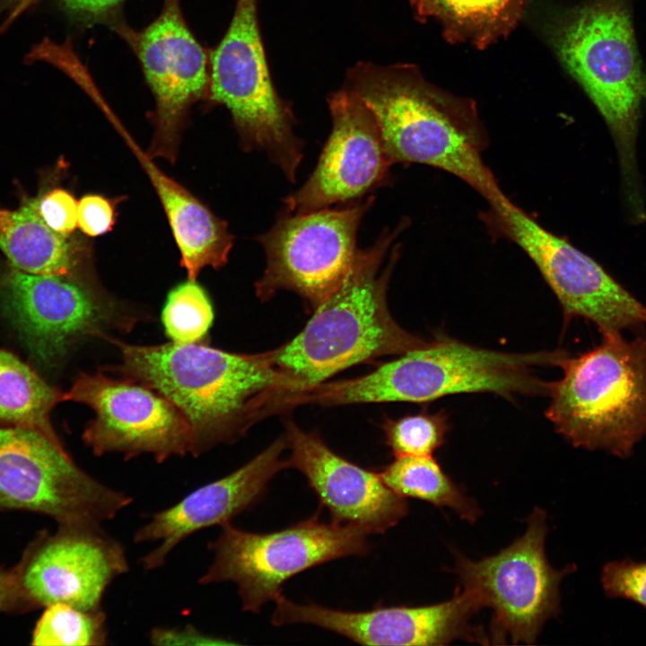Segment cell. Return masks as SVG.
Masks as SVG:
<instances>
[{"label":"cell","mask_w":646,"mask_h":646,"mask_svg":"<svg viewBox=\"0 0 646 646\" xmlns=\"http://www.w3.org/2000/svg\"><path fill=\"white\" fill-rule=\"evenodd\" d=\"M149 640L152 644L161 646H210L236 643L205 633L192 624H186L183 627H154L149 633Z\"/></svg>","instance_id":"obj_32"},{"label":"cell","mask_w":646,"mask_h":646,"mask_svg":"<svg viewBox=\"0 0 646 646\" xmlns=\"http://www.w3.org/2000/svg\"><path fill=\"white\" fill-rule=\"evenodd\" d=\"M601 583L607 597L626 598L646 608V562H609L602 569Z\"/></svg>","instance_id":"obj_29"},{"label":"cell","mask_w":646,"mask_h":646,"mask_svg":"<svg viewBox=\"0 0 646 646\" xmlns=\"http://www.w3.org/2000/svg\"><path fill=\"white\" fill-rule=\"evenodd\" d=\"M6 287L9 316L31 354L46 367L57 365L82 341L130 332L144 316L73 276L14 270Z\"/></svg>","instance_id":"obj_11"},{"label":"cell","mask_w":646,"mask_h":646,"mask_svg":"<svg viewBox=\"0 0 646 646\" xmlns=\"http://www.w3.org/2000/svg\"><path fill=\"white\" fill-rule=\"evenodd\" d=\"M209 88L211 98L230 111L244 147L264 151L295 182L304 144L270 75L257 0H237L230 25L211 54Z\"/></svg>","instance_id":"obj_7"},{"label":"cell","mask_w":646,"mask_h":646,"mask_svg":"<svg viewBox=\"0 0 646 646\" xmlns=\"http://www.w3.org/2000/svg\"><path fill=\"white\" fill-rule=\"evenodd\" d=\"M286 440L280 438L233 472L193 490L173 505L158 511L136 529L135 544L157 543L141 559L145 571L162 567L186 538L204 528L222 526L250 509L264 495L269 481L288 467L281 459Z\"/></svg>","instance_id":"obj_18"},{"label":"cell","mask_w":646,"mask_h":646,"mask_svg":"<svg viewBox=\"0 0 646 646\" xmlns=\"http://www.w3.org/2000/svg\"><path fill=\"white\" fill-rule=\"evenodd\" d=\"M64 392L49 385L12 353L0 348V425L39 431L60 441L52 426L53 408Z\"/></svg>","instance_id":"obj_24"},{"label":"cell","mask_w":646,"mask_h":646,"mask_svg":"<svg viewBox=\"0 0 646 646\" xmlns=\"http://www.w3.org/2000/svg\"><path fill=\"white\" fill-rule=\"evenodd\" d=\"M208 544L213 559L198 579L201 585L236 584L242 610L258 613L275 600L291 577L349 555L367 554V533L353 525L325 523L316 514L271 533H253L227 522Z\"/></svg>","instance_id":"obj_8"},{"label":"cell","mask_w":646,"mask_h":646,"mask_svg":"<svg viewBox=\"0 0 646 646\" xmlns=\"http://www.w3.org/2000/svg\"><path fill=\"white\" fill-rule=\"evenodd\" d=\"M554 48L607 122L627 184L634 182V144L646 100L628 0H589L562 13L550 28Z\"/></svg>","instance_id":"obj_6"},{"label":"cell","mask_w":646,"mask_h":646,"mask_svg":"<svg viewBox=\"0 0 646 646\" xmlns=\"http://www.w3.org/2000/svg\"><path fill=\"white\" fill-rule=\"evenodd\" d=\"M26 607L10 570H0V612L22 613Z\"/></svg>","instance_id":"obj_33"},{"label":"cell","mask_w":646,"mask_h":646,"mask_svg":"<svg viewBox=\"0 0 646 646\" xmlns=\"http://www.w3.org/2000/svg\"><path fill=\"white\" fill-rule=\"evenodd\" d=\"M123 0H60L71 13L83 16H99Z\"/></svg>","instance_id":"obj_34"},{"label":"cell","mask_w":646,"mask_h":646,"mask_svg":"<svg viewBox=\"0 0 646 646\" xmlns=\"http://www.w3.org/2000/svg\"><path fill=\"white\" fill-rule=\"evenodd\" d=\"M128 570L123 545L101 526L64 525L39 533L11 572L31 611L57 603L100 608L108 587Z\"/></svg>","instance_id":"obj_15"},{"label":"cell","mask_w":646,"mask_h":646,"mask_svg":"<svg viewBox=\"0 0 646 646\" xmlns=\"http://www.w3.org/2000/svg\"><path fill=\"white\" fill-rule=\"evenodd\" d=\"M448 430L442 412L407 415L384 424L387 444L395 458L432 456L444 443Z\"/></svg>","instance_id":"obj_28"},{"label":"cell","mask_w":646,"mask_h":646,"mask_svg":"<svg viewBox=\"0 0 646 646\" xmlns=\"http://www.w3.org/2000/svg\"><path fill=\"white\" fill-rule=\"evenodd\" d=\"M407 224L403 220L394 230L383 231L370 248L358 249L345 279L315 308L301 333L273 351L276 368L289 382L288 399L344 369L429 343L403 329L388 309V283L398 246L380 271L388 248Z\"/></svg>","instance_id":"obj_3"},{"label":"cell","mask_w":646,"mask_h":646,"mask_svg":"<svg viewBox=\"0 0 646 646\" xmlns=\"http://www.w3.org/2000/svg\"><path fill=\"white\" fill-rule=\"evenodd\" d=\"M345 87L370 109L394 163H420L449 172L489 205L506 196L483 160L488 136L472 101L445 93L411 65L359 63Z\"/></svg>","instance_id":"obj_2"},{"label":"cell","mask_w":646,"mask_h":646,"mask_svg":"<svg viewBox=\"0 0 646 646\" xmlns=\"http://www.w3.org/2000/svg\"><path fill=\"white\" fill-rule=\"evenodd\" d=\"M38 0H0V5L15 15H22Z\"/></svg>","instance_id":"obj_35"},{"label":"cell","mask_w":646,"mask_h":646,"mask_svg":"<svg viewBox=\"0 0 646 646\" xmlns=\"http://www.w3.org/2000/svg\"><path fill=\"white\" fill-rule=\"evenodd\" d=\"M379 475L385 484L401 497L450 508L470 523L481 515L476 503L447 476L432 456L396 458Z\"/></svg>","instance_id":"obj_25"},{"label":"cell","mask_w":646,"mask_h":646,"mask_svg":"<svg viewBox=\"0 0 646 646\" xmlns=\"http://www.w3.org/2000/svg\"><path fill=\"white\" fill-rule=\"evenodd\" d=\"M65 401L93 412L83 441L95 456L118 454L125 459L150 455L156 462L191 452V430L182 412L166 397L142 383L104 371L81 372Z\"/></svg>","instance_id":"obj_14"},{"label":"cell","mask_w":646,"mask_h":646,"mask_svg":"<svg viewBox=\"0 0 646 646\" xmlns=\"http://www.w3.org/2000/svg\"><path fill=\"white\" fill-rule=\"evenodd\" d=\"M214 318L206 291L193 279L170 291L162 311L165 335L170 342L181 345L200 343L207 336Z\"/></svg>","instance_id":"obj_27"},{"label":"cell","mask_w":646,"mask_h":646,"mask_svg":"<svg viewBox=\"0 0 646 646\" xmlns=\"http://www.w3.org/2000/svg\"><path fill=\"white\" fill-rule=\"evenodd\" d=\"M120 361L105 371L146 385L170 399L191 430V452L199 457L244 434L264 410L266 397L290 390L273 351L235 354L196 344L133 345L114 337Z\"/></svg>","instance_id":"obj_1"},{"label":"cell","mask_w":646,"mask_h":646,"mask_svg":"<svg viewBox=\"0 0 646 646\" xmlns=\"http://www.w3.org/2000/svg\"><path fill=\"white\" fill-rule=\"evenodd\" d=\"M45 608L32 633V645L100 646L108 642L107 615L65 603Z\"/></svg>","instance_id":"obj_26"},{"label":"cell","mask_w":646,"mask_h":646,"mask_svg":"<svg viewBox=\"0 0 646 646\" xmlns=\"http://www.w3.org/2000/svg\"><path fill=\"white\" fill-rule=\"evenodd\" d=\"M568 355L562 350L504 353L442 337L400 354L366 375L321 383L305 392L302 399L341 405L421 403L476 392H491L507 398L549 395L552 381L538 378L536 370L560 367Z\"/></svg>","instance_id":"obj_4"},{"label":"cell","mask_w":646,"mask_h":646,"mask_svg":"<svg viewBox=\"0 0 646 646\" xmlns=\"http://www.w3.org/2000/svg\"><path fill=\"white\" fill-rule=\"evenodd\" d=\"M31 202L43 222L54 231L66 236L75 230L78 202L68 191L55 188Z\"/></svg>","instance_id":"obj_30"},{"label":"cell","mask_w":646,"mask_h":646,"mask_svg":"<svg viewBox=\"0 0 646 646\" xmlns=\"http://www.w3.org/2000/svg\"><path fill=\"white\" fill-rule=\"evenodd\" d=\"M374 196L343 209L292 214L283 210L273 227L258 237L266 269L256 283L261 300L279 290L302 296L313 308L345 279L355 259L362 219Z\"/></svg>","instance_id":"obj_13"},{"label":"cell","mask_w":646,"mask_h":646,"mask_svg":"<svg viewBox=\"0 0 646 646\" xmlns=\"http://www.w3.org/2000/svg\"><path fill=\"white\" fill-rule=\"evenodd\" d=\"M132 501L78 467L61 441L0 425V512L31 511L58 526H101Z\"/></svg>","instance_id":"obj_9"},{"label":"cell","mask_w":646,"mask_h":646,"mask_svg":"<svg viewBox=\"0 0 646 646\" xmlns=\"http://www.w3.org/2000/svg\"><path fill=\"white\" fill-rule=\"evenodd\" d=\"M274 625L309 624L364 645H446L456 640L490 643L489 636L473 625L483 608L467 589L456 590L445 602L420 607H378L348 612L315 604L299 605L282 594L275 598Z\"/></svg>","instance_id":"obj_16"},{"label":"cell","mask_w":646,"mask_h":646,"mask_svg":"<svg viewBox=\"0 0 646 646\" xmlns=\"http://www.w3.org/2000/svg\"><path fill=\"white\" fill-rule=\"evenodd\" d=\"M285 440L291 451L288 467L305 476L332 521L367 534L383 533L407 514L406 498L387 486L379 473L340 457L316 433L288 423Z\"/></svg>","instance_id":"obj_20"},{"label":"cell","mask_w":646,"mask_h":646,"mask_svg":"<svg viewBox=\"0 0 646 646\" xmlns=\"http://www.w3.org/2000/svg\"><path fill=\"white\" fill-rule=\"evenodd\" d=\"M136 50L156 101L151 150L173 159L187 109L209 83L205 53L187 26L178 0H165L160 15L138 35Z\"/></svg>","instance_id":"obj_19"},{"label":"cell","mask_w":646,"mask_h":646,"mask_svg":"<svg viewBox=\"0 0 646 646\" xmlns=\"http://www.w3.org/2000/svg\"><path fill=\"white\" fill-rule=\"evenodd\" d=\"M417 18L439 22L450 40L484 48L517 25L524 0H410Z\"/></svg>","instance_id":"obj_23"},{"label":"cell","mask_w":646,"mask_h":646,"mask_svg":"<svg viewBox=\"0 0 646 646\" xmlns=\"http://www.w3.org/2000/svg\"><path fill=\"white\" fill-rule=\"evenodd\" d=\"M332 129L306 182L284 199V211L307 213L359 198L381 186L393 164L376 119L345 87L327 100Z\"/></svg>","instance_id":"obj_17"},{"label":"cell","mask_w":646,"mask_h":646,"mask_svg":"<svg viewBox=\"0 0 646 646\" xmlns=\"http://www.w3.org/2000/svg\"><path fill=\"white\" fill-rule=\"evenodd\" d=\"M0 249L15 270L73 276L74 252L65 236L51 230L31 201L17 210L0 209Z\"/></svg>","instance_id":"obj_22"},{"label":"cell","mask_w":646,"mask_h":646,"mask_svg":"<svg viewBox=\"0 0 646 646\" xmlns=\"http://www.w3.org/2000/svg\"><path fill=\"white\" fill-rule=\"evenodd\" d=\"M546 514L535 508L525 533L498 554L473 561L454 552L453 569L464 589L492 608V643L536 642L546 622L560 613V583L575 570L553 568L546 555Z\"/></svg>","instance_id":"obj_10"},{"label":"cell","mask_w":646,"mask_h":646,"mask_svg":"<svg viewBox=\"0 0 646 646\" xmlns=\"http://www.w3.org/2000/svg\"><path fill=\"white\" fill-rule=\"evenodd\" d=\"M144 165L164 208L188 279L196 280L205 267L224 266L233 241L227 223L152 162Z\"/></svg>","instance_id":"obj_21"},{"label":"cell","mask_w":646,"mask_h":646,"mask_svg":"<svg viewBox=\"0 0 646 646\" xmlns=\"http://www.w3.org/2000/svg\"><path fill=\"white\" fill-rule=\"evenodd\" d=\"M560 367L546 412L555 431L575 447L628 458L646 435V336L602 334Z\"/></svg>","instance_id":"obj_5"},{"label":"cell","mask_w":646,"mask_h":646,"mask_svg":"<svg viewBox=\"0 0 646 646\" xmlns=\"http://www.w3.org/2000/svg\"><path fill=\"white\" fill-rule=\"evenodd\" d=\"M490 206V223L534 262L558 299L565 322L581 317L601 334L639 330L646 323V307L590 257L541 226L507 196Z\"/></svg>","instance_id":"obj_12"},{"label":"cell","mask_w":646,"mask_h":646,"mask_svg":"<svg viewBox=\"0 0 646 646\" xmlns=\"http://www.w3.org/2000/svg\"><path fill=\"white\" fill-rule=\"evenodd\" d=\"M114 223V207L106 197L88 194L78 201L77 226L84 234L102 235L111 230Z\"/></svg>","instance_id":"obj_31"}]
</instances>
